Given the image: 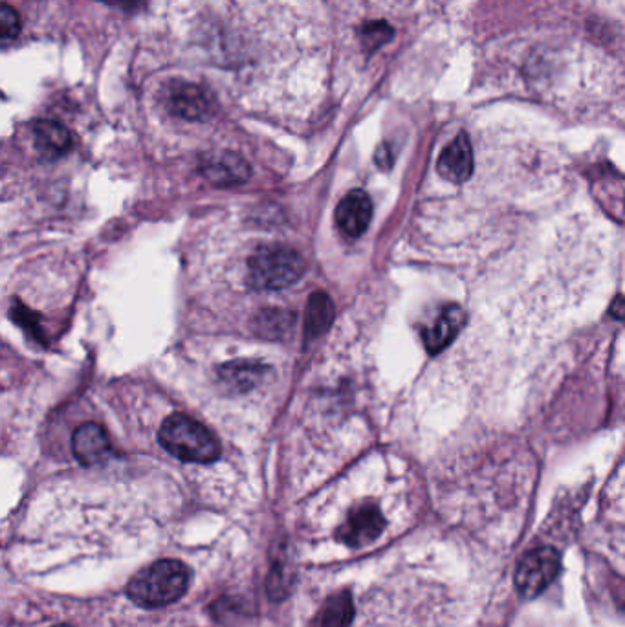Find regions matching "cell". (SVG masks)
<instances>
[{"label":"cell","mask_w":625,"mask_h":627,"mask_svg":"<svg viewBox=\"0 0 625 627\" xmlns=\"http://www.w3.org/2000/svg\"><path fill=\"white\" fill-rule=\"evenodd\" d=\"M440 176L453 184L466 182L473 173L472 142L466 132H461L453 142L442 151L437 164Z\"/></svg>","instance_id":"cell-9"},{"label":"cell","mask_w":625,"mask_h":627,"mask_svg":"<svg viewBox=\"0 0 625 627\" xmlns=\"http://www.w3.org/2000/svg\"><path fill=\"white\" fill-rule=\"evenodd\" d=\"M54 627H70V626H66V624H59V626H54Z\"/></svg>","instance_id":"cell-20"},{"label":"cell","mask_w":625,"mask_h":627,"mask_svg":"<svg viewBox=\"0 0 625 627\" xmlns=\"http://www.w3.org/2000/svg\"><path fill=\"white\" fill-rule=\"evenodd\" d=\"M616 598H618V602H620V605L625 609V585L620 587V593L616 594Z\"/></svg>","instance_id":"cell-18"},{"label":"cell","mask_w":625,"mask_h":627,"mask_svg":"<svg viewBox=\"0 0 625 627\" xmlns=\"http://www.w3.org/2000/svg\"><path fill=\"white\" fill-rule=\"evenodd\" d=\"M158 440L165 450L184 462L209 464L220 457V442L195 418L171 415L158 431Z\"/></svg>","instance_id":"cell-2"},{"label":"cell","mask_w":625,"mask_h":627,"mask_svg":"<svg viewBox=\"0 0 625 627\" xmlns=\"http://www.w3.org/2000/svg\"><path fill=\"white\" fill-rule=\"evenodd\" d=\"M307 270L303 257L290 246L270 244L253 253L248 261V285L257 292L283 290L297 283Z\"/></svg>","instance_id":"cell-3"},{"label":"cell","mask_w":625,"mask_h":627,"mask_svg":"<svg viewBox=\"0 0 625 627\" xmlns=\"http://www.w3.org/2000/svg\"><path fill=\"white\" fill-rule=\"evenodd\" d=\"M264 369L253 363H230L220 369V376L233 387H252L257 380L263 378Z\"/></svg>","instance_id":"cell-15"},{"label":"cell","mask_w":625,"mask_h":627,"mask_svg":"<svg viewBox=\"0 0 625 627\" xmlns=\"http://www.w3.org/2000/svg\"><path fill=\"white\" fill-rule=\"evenodd\" d=\"M21 32V19L19 13L11 8L10 4H4L0 10V39L2 43H10Z\"/></svg>","instance_id":"cell-16"},{"label":"cell","mask_w":625,"mask_h":627,"mask_svg":"<svg viewBox=\"0 0 625 627\" xmlns=\"http://www.w3.org/2000/svg\"><path fill=\"white\" fill-rule=\"evenodd\" d=\"M385 528V519L382 510L376 505H360L354 508L347 519L341 523V527L336 532V538L340 539L343 545L360 549L369 543H373L382 536Z\"/></svg>","instance_id":"cell-5"},{"label":"cell","mask_w":625,"mask_h":627,"mask_svg":"<svg viewBox=\"0 0 625 627\" xmlns=\"http://www.w3.org/2000/svg\"><path fill=\"white\" fill-rule=\"evenodd\" d=\"M611 316L616 319L625 318V297H616L611 305Z\"/></svg>","instance_id":"cell-17"},{"label":"cell","mask_w":625,"mask_h":627,"mask_svg":"<svg viewBox=\"0 0 625 627\" xmlns=\"http://www.w3.org/2000/svg\"><path fill=\"white\" fill-rule=\"evenodd\" d=\"M105 2H123V0H105Z\"/></svg>","instance_id":"cell-19"},{"label":"cell","mask_w":625,"mask_h":627,"mask_svg":"<svg viewBox=\"0 0 625 627\" xmlns=\"http://www.w3.org/2000/svg\"><path fill=\"white\" fill-rule=\"evenodd\" d=\"M33 143L44 160H57L72 147V136L65 125L52 120L33 123Z\"/></svg>","instance_id":"cell-11"},{"label":"cell","mask_w":625,"mask_h":627,"mask_svg":"<svg viewBox=\"0 0 625 627\" xmlns=\"http://www.w3.org/2000/svg\"><path fill=\"white\" fill-rule=\"evenodd\" d=\"M561 572L560 552L552 547L530 550L519 561L516 571L517 591L525 598H536Z\"/></svg>","instance_id":"cell-4"},{"label":"cell","mask_w":625,"mask_h":627,"mask_svg":"<svg viewBox=\"0 0 625 627\" xmlns=\"http://www.w3.org/2000/svg\"><path fill=\"white\" fill-rule=\"evenodd\" d=\"M169 105L178 116L187 120H198L208 114L209 98L206 96V90L197 85H182L171 92Z\"/></svg>","instance_id":"cell-12"},{"label":"cell","mask_w":625,"mask_h":627,"mask_svg":"<svg viewBox=\"0 0 625 627\" xmlns=\"http://www.w3.org/2000/svg\"><path fill=\"white\" fill-rule=\"evenodd\" d=\"M464 321H466V316H464V310L461 307L448 305V307L442 308L439 318L435 319L428 329L424 330L426 349L431 354H437L442 349H446L451 340L459 334Z\"/></svg>","instance_id":"cell-10"},{"label":"cell","mask_w":625,"mask_h":627,"mask_svg":"<svg viewBox=\"0 0 625 627\" xmlns=\"http://www.w3.org/2000/svg\"><path fill=\"white\" fill-rule=\"evenodd\" d=\"M72 451L83 466L99 464L109 457V435L96 422L81 424L72 435Z\"/></svg>","instance_id":"cell-8"},{"label":"cell","mask_w":625,"mask_h":627,"mask_svg":"<svg viewBox=\"0 0 625 627\" xmlns=\"http://www.w3.org/2000/svg\"><path fill=\"white\" fill-rule=\"evenodd\" d=\"M191 571L178 560H160L138 572L127 585V596L143 609L175 604L189 589Z\"/></svg>","instance_id":"cell-1"},{"label":"cell","mask_w":625,"mask_h":627,"mask_svg":"<svg viewBox=\"0 0 625 627\" xmlns=\"http://www.w3.org/2000/svg\"><path fill=\"white\" fill-rule=\"evenodd\" d=\"M334 321V303L325 292H316L308 299L307 323L305 334L307 338H318L325 330L329 329Z\"/></svg>","instance_id":"cell-14"},{"label":"cell","mask_w":625,"mask_h":627,"mask_svg":"<svg viewBox=\"0 0 625 627\" xmlns=\"http://www.w3.org/2000/svg\"><path fill=\"white\" fill-rule=\"evenodd\" d=\"M200 173L215 186H235L246 182L252 176V169L239 154L222 151L204 156Z\"/></svg>","instance_id":"cell-6"},{"label":"cell","mask_w":625,"mask_h":627,"mask_svg":"<svg viewBox=\"0 0 625 627\" xmlns=\"http://www.w3.org/2000/svg\"><path fill=\"white\" fill-rule=\"evenodd\" d=\"M371 219H373V202L362 189H354L349 195H345L336 208V224L341 233L349 239H358L360 235H363L369 228Z\"/></svg>","instance_id":"cell-7"},{"label":"cell","mask_w":625,"mask_h":627,"mask_svg":"<svg viewBox=\"0 0 625 627\" xmlns=\"http://www.w3.org/2000/svg\"><path fill=\"white\" fill-rule=\"evenodd\" d=\"M354 604L351 591H340L327 598L318 616V627H351Z\"/></svg>","instance_id":"cell-13"}]
</instances>
